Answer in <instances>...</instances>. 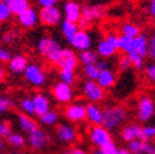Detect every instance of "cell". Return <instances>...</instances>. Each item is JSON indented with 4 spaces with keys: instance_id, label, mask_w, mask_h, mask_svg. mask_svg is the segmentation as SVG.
<instances>
[{
    "instance_id": "obj_45",
    "label": "cell",
    "mask_w": 155,
    "mask_h": 154,
    "mask_svg": "<svg viewBox=\"0 0 155 154\" xmlns=\"http://www.w3.org/2000/svg\"><path fill=\"white\" fill-rule=\"evenodd\" d=\"M12 58H13L12 53L8 51L6 48H4V47L0 48V61H2V62H8V63H9Z\"/></svg>"
},
{
    "instance_id": "obj_9",
    "label": "cell",
    "mask_w": 155,
    "mask_h": 154,
    "mask_svg": "<svg viewBox=\"0 0 155 154\" xmlns=\"http://www.w3.org/2000/svg\"><path fill=\"white\" fill-rule=\"evenodd\" d=\"M82 92L84 97L90 100L91 102H100L105 97V91L100 86L96 81L92 80H86L82 83Z\"/></svg>"
},
{
    "instance_id": "obj_26",
    "label": "cell",
    "mask_w": 155,
    "mask_h": 154,
    "mask_svg": "<svg viewBox=\"0 0 155 154\" xmlns=\"http://www.w3.org/2000/svg\"><path fill=\"white\" fill-rule=\"evenodd\" d=\"M80 30V25L78 23H72V22H68V20H63L61 23V32L62 35H63L64 39L69 43L72 41V38L74 37V34Z\"/></svg>"
},
{
    "instance_id": "obj_13",
    "label": "cell",
    "mask_w": 155,
    "mask_h": 154,
    "mask_svg": "<svg viewBox=\"0 0 155 154\" xmlns=\"http://www.w3.org/2000/svg\"><path fill=\"white\" fill-rule=\"evenodd\" d=\"M78 62H80L78 55H76L74 51L69 48H63L57 66L59 67V70H63V68H66V70H76Z\"/></svg>"
},
{
    "instance_id": "obj_47",
    "label": "cell",
    "mask_w": 155,
    "mask_h": 154,
    "mask_svg": "<svg viewBox=\"0 0 155 154\" xmlns=\"http://www.w3.org/2000/svg\"><path fill=\"white\" fill-rule=\"evenodd\" d=\"M96 66L98 67V70L100 71H102V70H107V68H110V63H108V61L105 59V58H101V59H98L97 61V63Z\"/></svg>"
},
{
    "instance_id": "obj_6",
    "label": "cell",
    "mask_w": 155,
    "mask_h": 154,
    "mask_svg": "<svg viewBox=\"0 0 155 154\" xmlns=\"http://www.w3.org/2000/svg\"><path fill=\"white\" fill-rule=\"evenodd\" d=\"M24 79L28 83H30L34 87H42L45 85V73L43 72L42 67L38 63H29L27 70L24 72Z\"/></svg>"
},
{
    "instance_id": "obj_49",
    "label": "cell",
    "mask_w": 155,
    "mask_h": 154,
    "mask_svg": "<svg viewBox=\"0 0 155 154\" xmlns=\"http://www.w3.org/2000/svg\"><path fill=\"white\" fill-rule=\"evenodd\" d=\"M71 152H72V154H87L86 152L82 150V149H80V148H72Z\"/></svg>"
},
{
    "instance_id": "obj_12",
    "label": "cell",
    "mask_w": 155,
    "mask_h": 154,
    "mask_svg": "<svg viewBox=\"0 0 155 154\" xmlns=\"http://www.w3.org/2000/svg\"><path fill=\"white\" fill-rule=\"evenodd\" d=\"M52 95L59 104H68L73 97V91L71 85H67L63 81H59L53 86Z\"/></svg>"
},
{
    "instance_id": "obj_41",
    "label": "cell",
    "mask_w": 155,
    "mask_h": 154,
    "mask_svg": "<svg viewBox=\"0 0 155 154\" xmlns=\"http://www.w3.org/2000/svg\"><path fill=\"white\" fill-rule=\"evenodd\" d=\"M12 125L9 124L8 121H2L0 122V136L4 138V139H6L8 136H9L12 134Z\"/></svg>"
},
{
    "instance_id": "obj_19",
    "label": "cell",
    "mask_w": 155,
    "mask_h": 154,
    "mask_svg": "<svg viewBox=\"0 0 155 154\" xmlns=\"http://www.w3.org/2000/svg\"><path fill=\"white\" fill-rule=\"evenodd\" d=\"M121 138L125 142L130 143L134 140H144L143 136V128L136 124H129L127 126H124L120 133Z\"/></svg>"
},
{
    "instance_id": "obj_7",
    "label": "cell",
    "mask_w": 155,
    "mask_h": 154,
    "mask_svg": "<svg viewBox=\"0 0 155 154\" xmlns=\"http://www.w3.org/2000/svg\"><path fill=\"white\" fill-rule=\"evenodd\" d=\"M39 13V22L43 25L47 27H56L59 23H62V12L57 6H48L41 8Z\"/></svg>"
},
{
    "instance_id": "obj_11",
    "label": "cell",
    "mask_w": 155,
    "mask_h": 154,
    "mask_svg": "<svg viewBox=\"0 0 155 154\" xmlns=\"http://www.w3.org/2000/svg\"><path fill=\"white\" fill-rule=\"evenodd\" d=\"M48 135L47 133L42 130L41 128H38L37 130H34L33 133H30L28 135V145L29 148L32 150H35V152H39V150H43L45 147L48 145Z\"/></svg>"
},
{
    "instance_id": "obj_3",
    "label": "cell",
    "mask_w": 155,
    "mask_h": 154,
    "mask_svg": "<svg viewBox=\"0 0 155 154\" xmlns=\"http://www.w3.org/2000/svg\"><path fill=\"white\" fill-rule=\"evenodd\" d=\"M127 118V112L122 106H107L104 109L102 125L108 130L117 129Z\"/></svg>"
},
{
    "instance_id": "obj_17",
    "label": "cell",
    "mask_w": 155,
    "mask_h": 154,
    "mask_svg": "<svg viewBox=\"0 0 155 154\" xmlns=\"http://www.w3.org/2000/svg\"><path fill=\"white\" fill-rule=\"evenodd\" d=\"M56 136L61 143L71 144L76 140L77 133L72 125L67 124V122H62V124H58L56 128Z\"/></svg>"
},
{
    "instance_id": "obj_32",
    "label": "cell",
    "mask_w": 155,
    "mask_h": 154,
    "mask_svg": "<svg viewBox=\"0 0 155 154\" xmlns=\"http://www.w3.org/2000/svg\"><path fill=\"white\" fill-rule=\"evenodd\" d=\"M6 142H8V144H9L10 147L17 148V149H20V148H23L25 145L24 136H23L21 134H19V133H12L9 136L6 138Z\"/></svg>"
},
{
    "instance_id": "obj_51",
    "label": "cell",
    "mask_w": 155,
    "mask_h": 154,
    "mask_svg": "<svg viewBox=\"0 0 155 154\" xmlns=\"http://www.w3.org/2000/svg\"><path fill=\"white\" fill-rule=\"evenodd\" d=\"M91 154H104V153L101 152V149H97V150H94V152H92Z\"/></svg>"
},
{
    "instance_id": "obj_29",
    "label": "cell",
    "mask_w": 155,
    "mask_h": 154,
    "mask_svg": "<svg viewBox=\"0 0 155 154\" xmlns=\"http://www.w3.org/2000/svg\"><path fill=\"white\" fill-rule=\"evenodd\" d=\"M39 118V122L44 126H53V125H57L58 124V120H59V115L57 111L54 110H49L48 112H45L42 116H38Z\"/></svg>"
},
{
    "instance_id": "obj_44",
    "label": "cell",
    "mask_w": 155,
    "mask_h": 154,
    "mask_svg": "<svg viewBox=\"0 0 155 154\" xmlns=\"http://www.w3.org/2000/svg\"><path fill=\"white\" fill-rule=\"evenodd\" d=\"M15 39V33L13 32V30H8V32H5L3 35H2V42L4 44H10L13 43Z\"/></svg>"
},
{
    "instance_id": "obj_4",
    "label": "cell",
    "mask_w": 155,
    "mask_h": 154,
    "mask_svg": "<svg viewBox=\"0 0 155 154\" xmlns=\"http://www.w3.org/2000/svg\"><path fill=\"white\" fill-rule=\"evenodd\" d=\"M119 51V35L116 34H107L105 38L97 43L96 52L101 58H111L112 56L116 55V52Z\"/></svg>"
},
{
    "instance_id": "obj_22",
    "label": "cell",
    "mask_w": 155,
    "mask_h": 154,
    "mask_svg": "<svg viewBox=\"0 0 155 154\" xmlns=\"http://www.w3.org/2000/svg\"><path fill=\"white\" fill-rule=\"evenodd\" d=\"M32 99L34 102L37 116H42V115H44L45 112H48L51 110V102L44 94H35Z\"/></svg>"
},
{
    "instance_id": "obj_46",
    "label": "cell",
    "mask_w": 155,
    "mask_h": 154,
    "mask_svg": "<svg viewBox=\"0 0 155 154\" xmlns=\"http://www.w3.org/2000/svg\"><path fill=\"white\" fill-rule=\"evenodd\" d=\"M58 0H37L38 5L41 8H48V6H56Z\"/></svg>"
},
{
    "instance_id": "obj_48",
    "label": "cell",
    "mask_w": 155,
    "mask_h": 154,
    "mask_svg": "<svg viewBox=\"0 0 155 154\" xmlns=\"http://www.w3.org/2000/svg\"><path fill=\"white\" fill-rule=\"evenodd\" d=\"M148 12L150 13L151 17H155V0H149V4H148Z\"/></svg>"
},
{
    "instance_id": "obj_20",
    "label": "cell",
    "mask_w": 155,
    "mask_h": 154,
    "mask_svg": "<svg viewBox=\"0 0 155 154\" xmlns=\"http://www.w3.org/2000/svg\"><path fill=\"white\" fill-rule=\"evenodd\" d=\"M29 66L28 58L23 55H15L8 63V68L13 75H24L27 67Z\"/></svg>"
},
{
    "instance_id": "obj_50",
    "label": "cell",
    "mask_w": 155,
    "mask_h": 154,
    "mask_svg": "<svg viewBox=\"0 0 155 154\" xmlns=\"http://www.w3.org/2000/svg\"><path fill=\"white\" fill-rule=\"evenodd\" d=\"M119 154H134V153H131L127 148H121L119 149Z\"/></svg>"
},
{
    "instance_id": "obj_55",
    "label": "cell",
    "mask_w": 155,
    "mask_h": 154,
    "mask_svg": "<svg viewBox=\"0 0 155 154\" xmlns=\"http://www.w3.org/2000/svg\"><path fill=\"white\" fill-rule=\"evenodd\" d=\"M15 154H20V153H15Z\"/></svg>"
},
{
    "instance_id": "obj_27",
    "label": "cell",
    "mask_w": 155,
    "mask_h": 154,
    "mask_svg": "<svg viewBox=\"0 0 155 154\" xmlns=\"http://www.w3.org/2000/svg\"><path fill=\"white\" fill-rule=\"evenodd\" d=\"M78 59H80L81 65H83V66L96 65L97 61H98V55H97V52H95V51L87 49V51H83V52L78 53Z\"/></svg>"
},
{
    "instance_id": "obj_43",
    "label": "cell",
    "mask_w": 155,
    "mask_h": 154,
    "mask_svg": "<svg viewBox=\"0 0 155 154\" xmlns=\"http://www.w3.org/2000/svg\"><path fill=\"white\" fill-rule=\"evenodd\" d=\"M101 152L104 154H119V149H117V147H116V144L114 142L108 143L107 145L102 147L101 148Z\"/></svg>"
},
{
    "instance_id": "obj_35",
    "label": "cell",
    "mask_w": 155,
    "mask_h": 154,
    "mask_svg": "<svg viewBox=\"0 0 155 154\" xmlns=\"http://www.w3.org/2000/svg\"><path fill=\"white\" fill-rule=\"evenodd\" d=\"M131 67L133 66V62H131V59L129 58L127 55H122L119 57V61H117V68L121 71V72H127L131 70Z\"/></svg>"
},
{
    "instance_id": "obj_52",
    "label": "cell",
    "mask_w": 155,
    "mask_h": 154,
    "mask_svg": "<svg viewBox=\"0 0 155 154\" xmlns=\"http://www.w3.org/2000/svg\"><path fill=\"white\" fill-rule=\"evenodd\" d=\"M64 154H72V152H71V149H68V150H66V152H64Z\"/></svg>"
},
{
    "instance_id": "obj_38",
    "label": "cell",
    "mask_w": 155,
    "mask_h": 154,
    "mask_svg": "<svg viewBox=\"0 0 155 154\" xmlns=\"http://www.w3.org/2000/svg\"><path fill=\"white\" fill-rule=\"evenodd\" d=\"M12 109H14V101L10 97H8V96L0 97V112L4 115Z\"/></svg>"
},
{
    "instance_id": "obj_42",
    "label": "cell",
    "mask_w": 155,
    "mask_h": 154,
    "mask_svg": "<svg viewBox=\"0 0 155 154\" xmlns=\"http://www.w3.org/2000/svg\"><path fill=\"white\" fill-rule=\"evenodd\" d=\"M145 76L149 81H151L153 83H155V63L148 65L145 67Z\"/></svg>"
},
{
    "instance_id": "obj_36",
    "label": "cell",
    "mask_w": 155,
    "mask_h": 154,
    "mask_svg": "<svg viewBox=\"0 0 155 154\" xmlns=\"http://www.w3.org/2000/svg\"><path fill=\"white\" fill-rule=\"evenodd\" d=\"M133 39L134 38H129L125 35H119V51H121L122 53H126L130 51L131 44H133Z\"/></svg>"
},
{
    "instance_id": "obj_31",
    "label": "cell",
    "mask_w": 155,
    "mask_h": 154,
    "mask_svg": "<svg viewBox=\"0 0 155 154\" xmlns=\"http://www.w3.org/2000/svg\"><path fill=\"white\" fill-rule=\"evenodd\" d=\"M121 34L129 37V38H136L140 33V28L137 25L133 24V23H125L121 25Z\"/></svg>"
},
{
    "instance_id": "obj_53",
    "label": "cell",
    "mask_w": 155,
    "mask_h": 154,
    "mask_svg": "<svg viewBox=\"0 0 155 154\" xmlns=\"http://www.w3.org/2000/svg\"><path fill=\"white\" fill-rule=\"evenodd\" d=\"M78 2H86V0H78Z\"/></svg>"
},
{
    "instance_id": "obj_18",
    "label": "cell",
    "mask_w": 155,
    "mask_h": 154,
    "mask_svg": "<svg viewBox=\"0 0 155 154\" xmlns=\"http://www.w3.org/2000/svg\"><path fill=\"white\" fill-rule=\"evenodd\" d=\"M39 22V13H38L34 8H29L24 13L18 15V23L21 28H33L37 25V23Z\"/></svg>"
},
{
    "instance_id": "obj_40",
    "label": "cell",
    "mask_w": 155,
    "mask_h": 154,
    "mask_svg": "<svg viewBox=\"0 0 155 154\" xmlns=\"http://www.w3.org/2000/svg\"><path fill=\"white\" fill-rule=\"evenodd\" d=\"M143 136L144 140L149 142L155 138V125H148L143 128Z\"/></svg>"
},
{
    "instance_id": "obj_28",
    "label": "cell",
    "mask_w": 155,
    "mask_h": 154,
    "mask_svg": "<svg viewBox=\"0 0 155 154\" xmlns=\"http://www.w3.org/2000/svg\"><path fill=\"white\" fill-rule=\"evenodd\" d=\"M5 2L9 4L10 9L13 12L14 15H20L21 13H24L27 9H29V2L28 0H5Z\"/></svg>"
},
{
    "instance_id": "obj_10",
    "label": "cell",
    "mask_w": 155,
    "mask_h": 154,
    "mask_svg": "<svg viewBox=\"0 0 155 154\" xmlns=\"http://www.w3.org/2000/svg\"><path fill=\"white\" fill-rule=\"evenodd\" d=\"M64 116L71 122H81L87 119V105L83 104H71L64 109Z\"/></svg>"
},
{
    "instance_id": "obj_16",
    "label": "cell",
    "mask_w": 155,
    "mask_h": 154,
    "mask_svg": "<svg viewBox=\"0 0 155 154\" xmlns=\"http://www.w3.org/2000/svg\"><path fill=\"white\" fill-rule=\"evenodd\" d=\"M148 42H149V38L146 37V34L144 33L139 34L136 38L133 39L131 48L126 55H131L133 53V55H136L144 59L145 57H148Z\"/></svg>"
},
{
    "instance_id": "obj_1",
    "label": "cell",
    "mask_w": 155,
    "mask_h": 154,
    "mask_svg": "<svg viewBox=\"0 0 155 154\" xmlns=\"http://www.w3.org/2000/svg\"><path fill=\"white\" fill-rule=\"evenodd\" d=\"M37 51L41 56H43L47 59L48 62L57 65L63 48L61 47V44L54 39V38L44 35L37 42Z\"/></svg>"
},
{
    "instance_id": "obj_30",
    "label": "cell",
    "mask_w": 155,
    "mask_h": 154,
    "mask_svg": "<svg viewBox=\"0 0 155 154\" xmlns=\"http://www.w3.org/2000/svg\"><path fill=\"white\" fill-rule=\"evenodd\" d=\"M19 107H20V110L23 111V114L29 115V116L35 115V107H34L33 99H29V97L21 99L20 102H19Z\"/></svg>"
},
{
    "instance_id": "obj_37",
    "label": "cell",
    "mask_w": 155,
    "mask_h": 154,
    "mask_svg": "<svg viewBox=\"0 0 155 154\" xmlns=\"http://www.w3.org/2000/svg\"><path fill=\"white\" fill-rule=\"evenodd\" d=\"M13 15V12L10 9L9 4L6 2H2L0 3V22H8L10 19V17Z\"/></svg>"
},
{
    "instance_id": "obj_54",
    "label": "cell",
    "mask_w": 155,
    "mask_h": 154,
    "mask_svg": "<svg viewBox=\"0 0 155 154\" xmlns=\"http://www.w3.org/2000/svg\"><path fill=\"white\" fill-rule=\"evenodd\" d=\"M153 18H154V22H155V17H153Z\"/></svg>"
},
{
    "instance_id": "obj_14",
    "label": "cell",
    "mask_w": 155,
    "mask_h": 154,
    "mask_svg": "<svg viewBox=\"0 0 155 154\" xmlns=\"http://www.w3.org/2000/svg\"><path fill=\"white\" fill-rule=\"evenodd\" d=\"M69 44L72 45V48L80 51V52H83V51H87V49L91 48L92 38H91V35H90V33L87 32V30L80 29L78 32L74 34L72 41L69 42Z\"/></svg>"
},
{
    "instance_id": "obj_15",
    "label": "cell",
    "mask_w": 155,
    "mask_h": 154,
    "mask_svg": "<svg viewBox=\"0 0 155 154\" xmlns=\"http://www.w3.org/2000/svg\"><path fill=\"white\" fill-rule=\"evenodd\" d=\"M64 19L72 23H78L82 17V6L76 0H68L63 5Z\"/></svg>"
},
{
    "instance_id": "obj_5",
    "label": "cell",
    "mask_w": 155,
    "mask_h": 154,
    "mask_svg": "<svg viewBox=\"0 0 155 154\" xmlns=\"http://www.w3.org/2000/svg\"><path fill=\"white\" fill-rule=\"evenodd\" d=\"M155 115V104L154 101L148 97V96H143L140 100L137 101L136 106V118L140 122H148L151 120Z\"/></svg>"
},
{
    "instance_id": "obj_23",
    "label": "cell",
    "mask_w": 155,
    "mask_h": 154,
    "mask_svg": "<svg viewBox=\"0 0 155 154\" xmlns=\"http://www.w3.org/2000/svg\"><path fill=\"white\" fill-rule=\"evenodd\" d=\"M87 120L92 125H102L104 121V110H101L94 102L87 104Z\"/></svg>"
},
{
    "instance_id": "obj_24",
    "label": "cell",
    "mask_w": 155,
    "mask_h": 154,
    "mask_svg": "<svg viewBox=\"0 0 155 154\" xmlns=\"http://www.w3.org/2000/svg\"><path fill=\"white\" fill-rule=\"evenodd\" d=\"M96 82H97L104 90H105V89L112 87L114 85H115V82H116L115 72L111 70V68H107V70L100 71V75H98V77H97Z\"/></svg>"
},
{
    "instance_id": "obj_34",
    "label": "cell",
    "mask_w": 155,
    "mask_h": 154,
    "mask_svg": "<svg viewBox=\"0 0 155 154\" xmlns=\"http://www.w3.org/2000/svg\"><path fill=\"white\" fill-rule=\"evenodd\" d=\"M59 77H61V81H63L67 85H72L76 81V75H74V70H59Z\"/></svg>"
},
{
    "instance_id": "obj_8",
    "label": "cell",
    "mask_w": 155,
    "mask_h": 154,
    "mask_svg": "<svg viewBox=\"0 0 155 154\" xmlns=\"http://www.w3.org/2000/svg\"><path fill=\"white\" fill-rule=\"evenodd\" d=\"M90 139L95 147L101 149L112 142V136L110 134V130L106 129L104 125H94L90 130Z\"/></svg>"
},
{
    "instance_id": "obj_25",
    "label": "cell",
    "mask_w": 155,
    "mask_h": 154,
    "mask_svg": "<svg viewBox=\"0 0 155 154\" xmlns=\"http://www.w3.org/2000/svg\"><path fill=\"white\" fill-rule=\"evenodd\" d=\"M18 125L19 128L23 130L24 133H27L28 135L30 133H33L34 130L38 129V125H37V121L32 118V116H29V115H25V114H19L18 116Z\"/></svg>"
},
{
    "instance_id": "obj_2",
    "label": "cell",
    "mask_w": 155,
    "mask_h": 154,
    "mask_svg": "<svg viewBox=\"0 0 155 154\" xmlns=\"http://www.w3.org/2000/svg\"><path fill=\"white\" fill-rule=\"evenodd\" d=\"M107 8L104 4H87L82 6V17L78 22L80 29L87 30L91 25V23L95 20L104 19L106 17Z\"/></svg>"
},
{
    "instance_id": "obj_21",
    "label": "cell",
    "mask_w": 155,
    "mask_h": 154,
    "mask_svg": "<svg viewBox=\"0 0 155 154\" xmlns=\"http://www.w3.org/2000/svg\"><path fill=\"white\" fill-rule=\"evenodd\" d=\"M127 149L134 154H155V147L146 140H134L127 143Z\"/></svg>"
},
{
    "instance_id": "obj_39",
    "label": "cell",
    "mask_w": 155,
    "mask_h": 154,
    "mask_svg": "<svg viewBox=\"0 0 155 154\" xmlns=\"http://www.w3.org/2000/svg\"><path fill=\"white\" fill-rule=\"evenodd\" d=\"M148 57L155 63V33H153L149 37V42H148Z\"/></svg>"
},
{
    "instance_id": "obj_33",
    "label": "cell",
    "mask_w": 155,
    "mask_h": 154,
    "mask_svg": "<svg viewBox=\"0 0 155 154\" xmlns=\"http://www.w3.org/2000/svg\"><path fill=\"white\" fill-rule=\"evenodd\" d=\"M83 75L87 80L96 81L97 77L100 75V70L96 65H88V66H83Z\"/></svg>"
}]
</instances>
